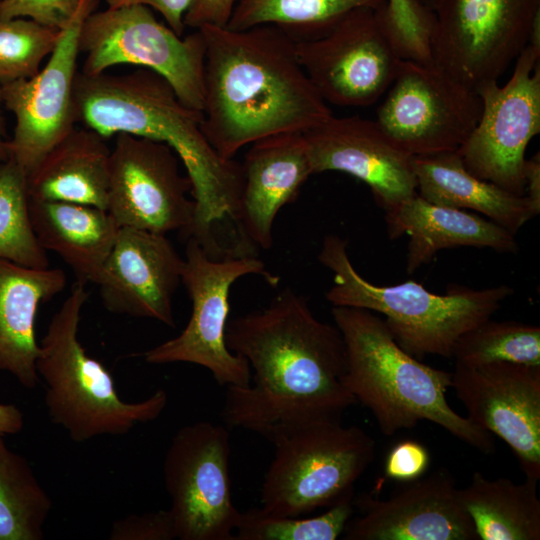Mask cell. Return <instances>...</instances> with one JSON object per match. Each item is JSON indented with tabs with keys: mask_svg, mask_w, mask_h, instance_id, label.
<instances>
[{
	"mask_svg": "<svg viewBox=\"0 0 540 540\" xmlns=\"http://www.w3.org/2000/svg\"><path fill=\"white\" fill-rule=\"evenodd\" d=\"M105 139L89 128H75L27 177L29 198L107 210L111 149Z\"/></svg>",
	"mask_w": 540,
	"mask_h": 540,
	"instance_id": "cell-25",
	"label": "cell"
},
{
	"mask_svg": "<svg viewBox=\"0 0 540 540\" xmlns=\"http://www.w3.org/2000/svg\"><path fill=\"white\" fill-rule=\"evenodd\" d=\"M183 263L166 235L120 227L94 284L108 311L174 328L173 297Z\"/></svg>",
	"mask_w": 540,
	"mask_h": 540,
	"instance_id": "cell-20",
	"label": "cell"
},
{
	"mask_svg": "<svg viewBox=\"0 0 540 540\" xmlns=\"http://www.w3.org/2000/svg\"><path fill=\"white\" fill-rule=\"evenodd\" d=\"M417 194L430 203L470 209L516 234L536 217L529 200L471 174L456 151L415 156Z\"/></svg>",
	"mask_w": 540,
	"mask_h": 540,
	"instance_id": "cell-26",
	"label": "cell"
},
{
	"mask_svg": "<svg viewBox=\"0 0 540 540\" xmlns=\"http://www.w3.org/2000/svg\"><path fill=\"white\" fill-rule=\"evenodd\" d=\"M52 501L28 461L0 436V540H41Z\"/></svg>",
	"mask_w": 540,
	"mask_h": 540,
	"instance_id": "cell-29",
	"label": "cell"
},
{
	"mask_svg": "<svg viewBox=\"0 0 540 540\" xmlns=\"http://www.w3.org/2000/svg\"><path fill=\"white\" fill-rule=\"evenodd\" d=\"M236 0H190L184 16L185 26L199 29L205 25L225 27Z\"/></svg>",
	"mask_w": 540,
	"mask_h": 540,
	"instance_id": "cell-37",
	"label": "cell"
},
{
	"mask_svg": "<svg viewBox=\"0 0 540 540\" xmlns=\"http://www.w3.org/2000/svg\"><path fill=\"white\" fill-rule=\"evenodd\" d=\"M537 482L528 478L522 483L505 477L488 479L474 472L469 485L459 489V498L478 539L539 540Z\"/></svg>",
	"mask_w": 540,
	"mask_h": 540,
	"instance_id": "cell-27",
	"label": "cell"
},
{
	"mask_svg": "<svg viewBox=\"0 0 540 540\" xmlns=\"http://www.w3.org/2000/svg\"><path fill=\"white\" fill-rule=\"evenodd\" d=\"M241 164L240 228L250 244L267 250L273 245L278 212L296 199L314 174L304 132L280 133L251 143Z\"/></svg>",
	"mask_w": 540,
	"mask_h": 540,
	"instance_id": "cell-21",
	"label": "cell"
},
{
	"mask_svg": "<svg viewBox=\"0 0 540 540\" xmlns=\"http://www.w3.org/2000/svg\"><path fill=\"white\" fill-rule=\"evenodd\" d=\"M81 72L96 75L119 64H132L161 75L186 106L202 111L205 40L199 29L179 36L144 5L92 12L82 23Z\"/></svg>",
	"mask_w": 540,
	"mask_h": 540,
	"instance_id": "cell-9",
	"label": "cell"
},
{
	"mask_svg": "<svg viewBox=\"0 0 540 540\" xmlns=\"http://www.w3.org/2000/svg\"><path fill=\"white\" fill-rule=\"evenodd\" d=\"M540 51L527 45L509 80L476 88L482 109L467 140L457 150L474 176L525 196V150L540 132Z\"/></svg>",
	"mask_w": 540,
	"mask_h": 540,
	"instance_id": "cell-11",
	"label": "cell"
},
{
	"mask_svg": "<svg viewBox=\"0 0 540 540\" xmlns=\"http://www.w3.org/2000/svg\"><path fill=\"white\" fill-rule=\"evenodd\" d=\"M525 197L536 215L540 213V156L539 152L526 159L524 165Z\"/></svg>",
	"mask_w": 540,
	"mask_h": 540,
	"instance_id": "cell-39",
	"label": "cell"
},
{
	"mask_svg": "<svg viewBox=\"0 0 540 540\" xmlns=\"http://www.w3.org/2000/svg\"><path fill=\"white\" fill-rule=\"evenodd\" d=\"M387 233L394 240L408 235L406 272L414 273L430 262L437 252L457 247L490 248L516 253L515 235L476 214L440 206L415 194L385 212Z\"/></svg>",
	"mask_w": 540,
	"mask_h": 540,
	"instance_id": "cell-22",
	"label": "cell"
},
{
	"mask_svg": "<svg viewBox=\"0 0 540 540\" xmlns=\"http://www.w3.org/2000/svg\"><path fill=\"white\" fill-rule=\"evenodd\" d=\"M246 275L262 276L272 286L279 283V277L256 256L214 259L195 239L188 238L181 283L192 303L191 316L179 335L145 351L144 360L149 364L192 363L208 369L221 386H249L247 360L233 353L225 339L230 289Z\"/></svg>",
	"mask_w": 540,
	"mask_h": 540,
	"instance_id": "cell-8",
	"label": "cell"
},
{
	"mask_svg": "<svg viewBox=\"0 0 540 540\" xmlns=\"http://www.w3.org/2000/svg\"><path fill=\"white\" fill-rule=\"evenodd\" d=\"M225 339L251 369L249 386L227 387V427L272 442L307 425L341 422L357 403L344 382L347 358L339 329L316 318L307 299L291 288L265 308L231 319Z\"/></svg>",
	"mask_w": 540,
	"mask_h": 540,
	"instance_id": "cell-1",
	"label": "cell"
},
{
	"mask_svg": "<svg viewBox=\"0 0 540 540\" xmlns=\"http://www.w3.org/2000/svg\"><path fill=\"white\" fill-rule=\"evenodd\" d=\"M61 30L18 17L0 20V84L28 79L55 49Z\"/></svg>",
	"mask_w": 540,
	"mask_h": 540,
	"instance_id": "cell-33",
	"label": "cell"
},
{
	"mask_svg": "<svg viewBox=\"0 0 540 540\" xmlns=\"http://www.w3.org/2000/svg\"><path fill=\"white\" fill-rule=\"evenodd\" d=\"M430 464L428 450L419 442L404 440L389 451L384 465L386 477L402 483L422 477Z\"/></svg>",
	"mask_w": 540,
	"mask_h": 540,
	"instance_id": "cell-36",
	"label": "cell"
},
{
	"mask_svg": "<svg viewBox=\"0 0 540 540\" xmlns=\"http://www.w3.org/2000/svg\"><path fill=\"white\" fill-rule=\"evenodd\" d=\"M354 504L361 515L347 523V540H479L444 468L406 482L387 499L362 495Z\"/></svg>",
	"mask_w": 540,
	"mask_h": 540,
	"instance_id": "cell-19",
	"label": "cell"
},
{
	"mask_svg": "<svg viewBox=\"0 0 540 540\" xmlns=\"http://www.w3.org/2000/svg\"><path fill=\"white\" fill-rule=\"evenodd\" d=\"M331 314L346 348L345 385L372 412L384 435L427 420L484 454L494 453L493 435L448 404L451 372L423 364L403 350L375 312L333 306Z\"/></svg>",
	"mask_w": 540,
	"mask_h": 540,
	"instance_id": "cell-4",
	"label": "cell"
},
{
	"mask_svg": "<svg viewBox=\"0 0 540 540\" xmlns=\"http://www.w3.org/2000/svg\"><path fill=\"white\" fill-rule=\"evenodd\" d=\"M540 0H440L434 63L476 90L498 81L528 45Z\"/></svg>",
	"mask_w": 540,
	"mask_h": 540,
	"instance_id": "cell-13",
	"label": "cell"
},
{
	"mask_svg": "<svg viewBox=\"0 0 540 540\" xmlns=\"http://www.w3.org/2000/svg\"><path fill=\"white\" fill-rule=\"evenodd\" d=\"M75 102L78 121L104 138L128 133L169 145L192 185L195 214L188 238L214 259L245 250L239 224L242 164L217 153L204 134L202 111L181 102L166 79L146 68L126 74L79 71Z\"/></svg>",
	"mask_w": 540,
	"mask_h": 540,
	"instance_id": "cell-2",
	"label": "cell"
},
{
	"mask_svg": "<svg viewBox=\"0 0 540 540\" xmlns=\"http://www.w3.org/2000/svg\"><path fill=\"white\" fill-rule=\"evenodd\" d=\"M203 131L225 159L276 134L306 132L332 114L277 26L205 25Z\"/></svg>",
	"mask_w": 540,
	"mask_h": 540,
	"instance_id": "cell-3",
	"label": "cell"
},
{
	"mask_svg": "<svg viewBox=\"0 0 540 540\" xmlns=\"http://www.w3.org/2000/svg\"><path fill=\"white\" fill-rule=\"evenodd\" d=\"M66 275L59 268L36 269L0 258V372L25 388L40 383L35 322L39 305L60 293Z\"/></svg>",
	"mask_w": 540,
	"mask_h": 540,
	"instance_id": "cell-23",
	"label": "cell"
},
{
	"mask_svg": "<svg viewBox=\"0 0 540 540\" xmlns=\"http://www.w3.org/2000/svg\"><path fill=\"white\" fill-rule=\"evenodd\" d=\"M318 260L333 274V284L325 294L329 303L382 314L398 345L417 358H451L459 337L491 318L514 293L509 285L480 290L453 285L444 294L430 292L414 281L375 285L357 272L347 241L336 234L325 236Z\"/></svg>",
	"mask_w": 540,
	"mask_h": 540,
	"instance_id": "cell-5",
	"label": "cell"
},
{
	"mask_svg": "<svg viewBox=\"0 0 540 540\" xmlns=\"http://www.w3.org/2000/svg\"><path fill=\"white\" fill-rule=\"evenodd\" d=\"M354 490L319 515L276 516L261 508L241 512L234 540H336L354 513Z\"/></svg>",
	"mask_w": 540,
	"mask_h": 540,
	"instance_id": "cell-32",
	"label": "cell"
},
{
	"mask_svg": "<svg viewBox=\"0 0 540 540\" xmlns=\"http://www.w3.org/2000/svg\"><path fill=\"white\" fill-rule=\"evenodd\" d=\"M98 0H81L46 65L34 76L1 85L3 105L15 115L9 158L28 177L44 157L75 129L79 34Z\"/></svg>",
	"mask_w": 540,
	"mask_h": 540,
	"instance_id": "cell-15",
	"label": "cell"
},
{
	"mask_svg": "<svg viewBox=\"0 0 540 540\" xmlns=\"http://www.w3.org/2000/svg\"><path fill=\"white\" fill-rule=\"evenodd\" d=\"M455 364L510 362L540 366V327L490 318L462 334L453 348Z\"/></svg>",
	"mask_w": 540,
	"mask_h": 540,
	"instance_id": "cell-31",
	"label": "cell"
},
{
	"mask_svg": "<svg viewBox=\"0 0 540 540\" xmlns=\"http://www.w3.org/2000/svg\"><path fill=\"white\" fill-rule=\"evenodd\" d=\"M29 214L41 247L59 255L78 282L95 283L120 229L112 215L91 205L30 198Z\"/></svg>",
	"mask_w": 540,
	"mask_h": 540,
	"instance_id": "cell-24",
	"label": "cell"
},
{
	"mask_svg": "<svg viewBox=\"0 0 540 540\" xmlns=\"http://www.w3.org/2000/svg\"><path fill=\"white\" fill-rule=\"evenodd\" d=\"M111 149L107 211L119 227L186 239L194 221L192 185L167 144L128 133ZM183 166V165H182Z\"/></svg>",
	"mask_w": 540,
	"mask_h": 540,
	"instance_id": "cell-14",
	"label": "cell"
},
{
	"mask_svg": "<svg viewBox=\"0 0 540 540\" xmlns=\"http://www.w3.org/2000/svg\"><path fill=\"white\" fill-rule=\"evenodd\" d=\"M387 0H236L228 28L279 27L296 42L321 37L359 8L378 9Z\"/></svg>",
	"mask_w": 540,
	"mask_h": 540,
	"instance_id": "cell-28",
	"label": "cell"
},
{
	"mask_svg": "<svg viewBox=\"0 0 540 540\" xmlns=\"http://www.w3.org/2000/svg\"><path fill=\"white\" fill-rule=\"evenodd\" d=\"M451 387L467 419L501 438L525 477L540 479V366L494 362L455 364Z\"/></svg>",
	"mask_w": 540,
	"mask_h": 540,
	"instance_id": "cell-17",
	"label": "cell"
},
{
	"mask_svg": "<svg viewBox=\"0 0 540 540\" xmlns=\"http://www.w3.org/2000/svg\"><path fill=\"white\" fill-rule=\"evenodd\" d=\"M23 426L24 416L21 410L13 404L0 403V436L17 434Z\"/></svg>",
	"mask_w": 540,
	"mask_h": 540,
	"instance_id": "cell-40",
	"label": "cell"
},
{
	"mask_svg": "<svg viewBox=\"0 0 540 540\" xmlns=\"http://www.w3.org/2000/svg\"><path fill=\"white\" fill-rule=\"evenodd\" d=\"M296 51L322 99L344 107L370 106L382 98L401 61L370 8L352 11L321 37L296 42Z\"/></svg>",
	"mask_w": 540,
	"mask_h": 540,
	"instance_id": "cell-16",
	"label": "cell"
},
{
	"mask_svg": "<svg viewBox=\"0 0 540 540\" xmlns=\"http://www.w3.org/2000/svg\"><path fill=\"white\" fill-rule=\"evenodd\" d=\"M111 540L177 539L172 515L168 510L131 514L116 520L109 533Z\"/></svg>",
	"mask_w": 540,
	"mask_h": 540,
	"instance_id": "cell-35",
	"label": "cell"
},
{
	"mask_svg": "<svg viewBox=\"0 0 540 540\" xmlns=\"http://www.w3.org/2000/svg\"><path fill=\"white\" fill-rule=\"evenodd\" d=\"M408 0H387L390 6H400L405 4Z\"/></svg>",
	"mask_w": 540,
	"mask_h": 540,
	"instance_id": "cell-43",
	"label": "cell"
},
{
	"mask_svg": "<svg viewBox=\"0 0 540 540\" xmlns=\"http://www.w3.org/2000/svg\"><path fill=\"white\" fill-rule=\"evenodd\" d=\"M2 94H1V84H0V161H5L9 159V140L6 139L5 132V121L2 114Z\"/></svg>",
	"mask_w": 540,
	"mask_h": 540,
	"instance_id": "cell-41",
	"label": "cell"
},
{
	"mask_svg": "<svg viewBox=\"0 0 540 540\" xmlns=\"http://www.w3.org/2000/svg\"><path fill=\"white\" fill-rule=\"evenodd\" d=\"M0 258L30 268L49 267L30 219L27 176L10 158L0 161Z\"/></svg>",
	"mask_w": 540,
	"mask_h": 540,
	"instance_id": "cell-30",
	"label": "cell"
},
{
	"mask_svg": "<svg viewBox=\"0 0 540 540\" xmlns=\"http://www.w3.org/2000/svg\"><path fill=\"white\" fill-rule=\"evenodd\" d=\"M108 7L116 8L130 5H144L159 12L176 34L183 36L184 16L190 0H105Z\"/></svg>",
	"mask_w": 540,
	"mask_h": 540,
	"instance_id": "cell-38",
	"label": "cell"
},
{
	"mask_svg": "<svg viewBox=\"0 0 540 540\" xmlns=\"http://www.w3.org/2000/svg\"><path fill=\"white\" fill-rule=\"evenodd\" d=\"M87 299L85 284L76 281L53 315L36 359L38 376L46 387L48 417L77 443L127 434L137 424L158 418L168 403L163 389L138 402L120 398L109 370L88 355L79 340Z\"/></svg>",
	"mask_w": 540,
	"mask_h": 540,
	"instance_id": "cell-6",
	"label": "cell"
},
{
	"mask_svg": "<svg viewBox=\"0 0 540 540\" xmlns=\"http://www.w3.org/2000/svg\"><path fill=\"white\" fill-rule=\"evenodd\" d=\"M304 136L314 174L340 171L359 179L385 212L417 194L414 156L395 143L376 120L331 115Z\"/></svg>",
	"mask_w": 540,
	"mask_h": 540,
	"instance_id": "cell-18",
	"label": "cell"
},
{
	"mask_svg": "<svg viewBox=\"0 0 540 540\" xmlns=\"http://www.w3.org/2000/svg\"><path fill=\"white\" fill-rule=\"evenodd\" d=\"M81 0H0V20L28 17L55 29H64Z\"/></svg>",
	"mask_w": 540,
	"mask_h": 540,
	"instance_id": "cell-34",
	"label": "cell"
},
{
	"mask_svg": "<svg viewBox=\"0 0 540 540\" xmlns=\"http://www.w3.org/2000/svg\"><path fill=\"white\" fill-rule=\"evenodd\" d=\"M226 426L198 421L174 435L163 480L177 539L234 540L240 511L232 500Z\"/></svg>",
	"mask_w": 540,
	"mask_h": 540,
	"instance_id": "cell-10",
	"label": "cell"
},
{
	"mask_svg": "<svg viewBox=\"0 0 540 540\" xmlns=\"http://www.w3.org/2000/svg\"><path fill=\"white\" fill-rule=\"evenodd\" d=\"M261 487V509L300 517L330 507L354 490L375 458L376 442L358 426L307 425L275 438Z\"/></svg>",
	"mask_w": 540,
	"mask_h": 540,
	"instance_id": "cell-7",
	"label": "cell"
},
{
	"mask_svg": "<svg viewBox=\"0 0 540 540\" xmlns=\"http://www.w3.org/2000/svg\"><path fill=\"white\" fill-rule=\"evenodd\" d=\"M376 112L386 134L412 156L458 150L476 126V90L436 64L400 61Z\"/></svg>",
	"mask_w": 540,
	"mask_h": 540,
	"instance_id": "cell-12",
	"label": "cell"
},
{
	"mask_svg": "<svg viewBox=\"0 0 540 540\" xmlns=\"http://www.w3.org/2000/svg\"><path fill=\"white\" fill-rule=\"evenodd\" d=\"M416 1L419 2L421 5H423L424 7H426L427 9L434 12L440 0H416Z\"/></svg>",
	"mask_w": 540,
	"mask_h": 540,
	"instance_id": "cell-42",
	"label": "cell"
}]
</instances>
